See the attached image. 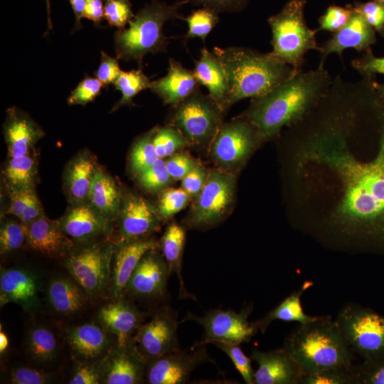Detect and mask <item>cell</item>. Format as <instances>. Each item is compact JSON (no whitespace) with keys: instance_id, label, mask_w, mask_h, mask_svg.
<instances>
[{"instance_id":"16","label":"cell","mask_w":384,"mask_h":384,"mask_svg":"<svg viewBox=\"0 0 384 384\" xmlns=\"http://www.w3.org/2000/svg\"><path fill=\"white\" fill-rule=\"evenodd\" d=\"M251 358L258 368L255 384H299L304 373L284 348L268 351L253 349Z\"/></svg>"},{"instance_id":"47","label":"cell","mask_w":384,"mask_h":384,"mask_svg":"<svg viewBox=\"0 0 384 384\" xmlns=\"http://www.w3.org/2000/svg\"><path fill=\"white\" fill-rule=\"evenodd\" d=\"M356 384H384V357L355 366Z\"/></svg>"},{"instance_id":"18","label":"cell","mask_w":384,"mask_h":384,"mask_svg":"<svg viewBox=\"0 0 384 384\" xmlns=\"http://www.w3.org/2000/svg\"><path fill=\"white\" fill-rule=\"evenodd\" d=\"M376 31L358 13L353 14L348 23L339 31L333 33L331 38L321 46V60L319 66L324 67L328 56L336 53L342 59L343 51L353 48L364 52L377 41Z\"/></svg>"},{"instance_id":"31","label":"cell","mask_w":384,"mask_h":384,"mask_svg":"<svg viewBox=\"0 0 384 384\" xmlns=\"http://www.w3.org/2000/svg\"><path fill=\"white\" fill-rule=\"evenodd\" d=\"M311 285V282H304L299 289L293 292L265 316L255 321V323L258 331L265 333L270 324L274 320L297 321L300 324H306L314 321L316 316L306 314L301 304L303 293Z\"/></svg>"},{"instance_id":"43","label":"cell","mask_w":384,"mask_h":384,"mask_svg":"<svg viewBox=\"0 0 384 384\" xmlns=\"http://www.w3.org/2000/svg\"><path fill=\"white\" fill-rule=\"evenodd\" d=\"M134 15L130 0H105L104 18L110 26L125 28Z\"/></svg>"},{"instance_id":"52","label":"cell","mask_w":384,"mask_h":384,"mask_svg":"<svg viewBox=\"0 0 384 384\" xmlns=\"http://www.w3.org/2000/svg\"><path fill=\"white\" fill-rule=\"evenodd\" d=\"M188 4L211 9L218 13H238L246 8L251 0H188Z\"/></svg>"},{"instance_id":"32","label":"cell","mask_w":384,"mask_h":384,"mask_svg":"<svg viewBox=\"0 0 384 384\" xmlns=\"http://www.w3.org/2000/svg\"><path fill=\"white\" fill-rule=\"evenodd\" d=\"M88 198L95 208L106 215L114 214L119 205V195L114 181L100 171L95 174Z\"/></svg>"},{"instance_id":"22","label":"cell","mask_w":384,"mask_h":384,"mask_svg":"<svg viewBox=\"0 0 384 384\" xmlns=\"http://www.w3.org/2000/svg\"><path fill=\"white\" fill-rule=\"evenodd\" d=\"M142 318L133 304L123 300L105 305L99 311V319L116 336L119 348L130 343Z\"/></svg>"},{"instance_id":"61","label":"cell","mask_w":384,"mask_h":384,"mask_svg":"<svg viewBox=\"0 0 384 384\" xmlns=\"http://www.w3.org/2000/svg\"><path fill=\"white\" fill-rule=\"evenodd\" d=\"M9 346V339L6 334L1 329L0 331V352L3 353Z\"/></svg>"},{"instance_id":"14","label":"cell","mask_w":384,"mask_h":384,"mask_svg":"<svg viewBox=\"0 0 384 384\" xmlns=\"http://www.w3.org/2000/svg\"><path fill=\"white\" fill-rule=\"evenodd\" d=\"M155 249L142 257L127 284L124 292L132 298L151 302H164L169 299L167 284L171 271L164 256Z\"/></svg>"},{"instance_id":"4","label":"cell","mask_w":384,"mask_h":384,"mask_svg":"<svg viewBox=\"0 0 384 384\" xmlns=\"http://www.w3.org/2000/svg\"><path fill=\"white\" fill-rule=\"evenodd\" d=\"M283 348L304 375L353 366V353L330 316H316L312 321L300 324L286 337Z\"/></svg>"},{"instance_id":"24","label":"cell","mask_w":384,"mask_h":384,"mask_svg":"<svg viewBox=\"0 0 384 384\" xmlns=\"http://www.w3.org/2000/svg\"><path fill=\"white\" fill-rule=\"evenodd\" d=\"M107 368L105 382L108 384H137L145 381L147 361L138 352L132 341L118 347Z\"/></svg>"},{"instance_id":"8","label":"cell","mask_w":384,"mask_h":384,"mask_svg":"<svg viewBox=\"0 0 384 384\" xmlns=\"http://www.w3.org/2000/svg\"><path fill=\"white\" fill-rule=\"evenodd\" d=\"M172 107L170 124L178 129L191 143L203 144L212 141L223 124V111L201 89Z\"/></svg>"},{"instance_id":"64","label":"cell","mask_w":384,"mask_h":384,"mask_svg":"<svg viewBox=\"0 0 384 384\" xmlns=\"http://www.w3.org/2000/svg\"><path fill=\"white\" fill-rule=\"evenodd\" d=\"M374 1H376L382 3V4H384V0H374Z\"/></svg>"},{"instance_id":"5","label":"cell","mask_w":384,"mask_h":384,"mask_svg":"<svg viewBox=\"0 0 384 384\" xmlns=\"http://www.w3.org/2000/svg\"><path fill=\"white\" fill-rule=\"evenodd\" d=\"M187 4L188 0L172 4L152 0L146 4L129 22L127 28L115 32L116 58L126 62L134 60L142 65L147 54L166 52L169 41L164 33V26L169 21L183 19L180 10Z\"/></svg>"},{"instance_id":"59","label":"cell","mask_w":384,"mask_h":384,"mask_svg":"<svg viewBox=\"0 0 384 384\" xmlns=\"http://www.w3.org/2000/svg\"><path fill=\"white\" fill-rule=\"evenodd\" d=\"M41 203L35 195L19 219L22 223L28 225L36 218L41 216Z\"/></svg>"},{"instance_id":"44","label":"cell","mask_w":384,"mask_h":384,"mask_svg":"<svg viewBox=\"0 0 384 384\" xmlns=\"http://www.w3.org/2000/svg\"><path fill=\"white\" fill-rule=\"evenodd\" d=\"M353 14V11L348 4L346 7L331 5L319 18V28L316 30L335 33L348 23Z\"/></svg>"},{"instance_id":"12","label":"cell","mask_w":384,"mask_h":384,"mask_svg":"<svg viewBox=\"0 0 384 384\" xmlns=\"http://www.w3.org/2000/svg\"><path fill=\"white\" fill-rule=\"evenodd\" d=\"M260 140L255 127L242 115L220 125L212 140L211 151L216 162L232 169L242 164Z\"/></svg>"},{"instance_id":"41","label":"cell","mask_w":384,"mask_h":384,"mask_svg":"<svg viewBox=\"0 0 384 384\" xmlns=\"http://www.w3.org/2000/svg\"><path fill=\"white\" fill-rule=\"evenodd\" d=\"M28 227L23 223L7 221L0 230V251L5 254L14 251L28 240Z\"/></svg>"},{"instance_id":"27","label":"cell","mask_w":384,"mask_h":384,"mask_svg":"<svg viewBox=\"0 0 384 384\" xmlns=\"http://www.w3.org/2000/svg\"><path fill=\"white\" fill-rule=\"evenodd\" d=\"M86 294L75 281L63 277L53 279L47 289L50 305L55 311L63 315L80 311L85 304Z\"/></svg>"},{"instance_id":"19","label":"cell","mask_w":384,"mask_h":384,"mask_svg":"<svg viewBox=\"0 0 384 384\" xmlns=\"http://www.w3.org/2000/svg\"><path fill=\"white\" fill-rule=\"evenodd\" d=\"M201 86L193 70L187 69L180 62L170 58L166 75L151 81L149 89L165 104L174 106L200 90Z\"/></svg>"},{"instance_id":"39","label":"cell","mask_w":384,"mask_h":384,"mask_svg":"<svg viewBox=\"0 0 384 384\" xmlns=\"http://www.w3.org/2000/svg\"><path fill=\"white\" fill-rule=\"evenodd\" d=\"M157 128L142 137L134 144L131 154V165L134 171L141 174L150 167L158 159L153 139Z\"/></svg>"},{"instance_id":"15","label":"cell","mask_w":384,"mask_h":384,"mask_svg":"<svg viewBox=\"0 0 384 384\" xmlns=\"http://www.w3.org/2000/svg\"><path fill=\"white\" fill-rule=\"evenodd\" d=\"M110 257L108 249L93 245L71 254L65 265L87 294L95 295L101 293L110 280Z\"/></svg>"},{"instance_id":"9","label":"cell","mask_w":384,"mask_h":384,"mask_svg":"<svg viewBox=\"0 0 384 384\" xmlns=\"http://www.w3.org/2000/svg\"><path fill=\"white\" fill-rule=\"evenodd\" d=\"M252 309V306H247L236 312L231 309H213L202 316L189 313L183 321H194L203 328V337L196 344L225 343L240 345L249 342L259 331L255 321L248 320Z\"/></svg>"},{"instance_id":"50","label":"cell","mask_w":384,"mask_h":384,"mask_svg":"<svg viewBox=\"0 0 384 384\" xmlns=\"http://www.w3.org/2000/svg\"><path fill=\"white\" fill-rule=\"evenodd\" d=\"M352 67L361 77L375 76V74L384 75V57H376L373 55L371 48L364 51V53L351 61Z\"/></svg>"},{"instance_id":"49","label":"cell","mask_w":384,"mask_h":384,"mask_svg":"<svg viewBox=\"0 0 384 384\" xmlns=\"http://www.w3.org/2000/svg\"><path fill=\"white\" fill-rule=\"evenodd\" d=\"M104 87L97 78L87 77L79 82L68 99V104L85 105L93 101Z\"/></svg>"},{"instance_id":"6","label":"cell","mask_w":384,"mask_h":384,"mask_svg":"<svg viewBox=\"0 0 384 384\" xmlns=\"http://www.w3.org/2000/svg\"><path fill=\"white\" fill-rule=\"evenodd\" d=\"M306 0H289L277 14L267 19L271 28V54L300 71L305 54L311 50L321 51L316 33L304 18Z\"/></svg>"},{"instance_id":"40","label":"cell","mask_w":384,"mask_h":384,"mask_svg":"<svg viewBox=\"0 0 384 384\" xmlns=\"http://www.w3.org/2000/svg\"><path fill=\"white\" fill-rule=\"evenodd\" d=\"M299 384H356L355 366L333 367L304 375Z\"/></svg>"},{"instance_id":"37","label":"cell","mask_w":384,"mask_h":384,"mask_svg":"<svg viewBox=\"0 0 384 384\" xmlns=\"http://www.w3.org/2000/svg\"><path fill=\"white\" fill-rule=\"evenodd\" d=\"M219 13L206 7L193 10L183 19L187 23L188 31L184 39L199 38L205 42L206 37L219 23Z\"/></svg>"},{"instance_id":"35","label":"cell","mask_w":384,"mask_h":384,"mask_svg":"<svg viewBox=\"0 0 384 384\" xmlns=\"http://www.w3.org/2000/svg\"><path fill=\"white\" fill-rule=\"evenodd\" d=\"M151 82L149 78L139 68L129 71L122 70L113 85L116 90L122 93V97L116 104L114 108L132 104L133 98L142 90L149 89Z\"/></svg>"},{"instance_id":"42","label":"cell","mask_w":384,"mask_h":384,"mask_svg":"<svg viewBox=\"0 0 384 384\" xmlns=\"http://www.w3.org/2000/svg\"><path fill=\"white\" fill-rule=\"evenodd\" d=\"M232 361L237 370L247 384H255V371L252 367V360L247 357L238 344L214 343Z\"/></svg>"},{"instance_id":"13","label":"cell","mask_w":384,"mask_h":384,"mask_svg":"<svg viewBox=\"0 0 384 384\" xmlns=\"http://www.w3.org/2000/svg\"><path fill=\"white\" fill-rule=\"evenodd\" d=\"M206 345L194 344L147 361L145 381L149 384H186L200 365L211 361Z\"/></svg>"},{"instance_id":"2","label":"cell","mask_w":384,"mask_h":384,"mask_svg":"<svg viewBox=\"0 0 384 384\" xmlns=\"http://www.w3.org/2000/svg\"><path fill=\"white\" fill-rule=\"evenodd\" d=\"M332 80L324 67L301 70L265 95L252 99L242 116L253 124L262 139L274 138L284 127L304 119L326 95Z\"/></svg>"},{"instance_id":"57","label":"cell","mask_w":384,"mask_h":384,"mask_svg":"<svg viewBox=\"0 0 384 384\" xmlns=\"http://www.w3.org/2000/svg\"><path fill=\"white\" fill-rule=\"evenodd\" d=\"M100 378L96 370L90 366H80L70 380V384H97Z\"/></svg>"},{"instance_id":"36","label":"cell","mask_w":384,"mask_h":384,"mask_svg":"<svg viewBox=\"0 0 384 384\" xmlns=\"http://www.w3.org/2000/svg\"><path fill=\"white\" fill-rule=\"evenodd\" d=\"M4 175L13 190L32 188L35 176V162L28 154L11 157L6 167Z\"/></svg>"},{"instance_id":"1","label":"cell","mask_w":384,"mask_h":384,"mask_svg":"<svg viewBox=\"0 0 384 384\" xmlns=\"http://www.w3.org/2000/svg\"><path fill=\"white\" fill-rule=\"evenodd\" d=\"M316 110V120L301 147L302 157L335 171L343 186L338 220L370 238L384 229V117L377 154L364 163L351 154L348 141L375 112L366 85L346 81L338 75Z\"/></svg>"},{"instance_id":"17","label":"cell","mask_w":384,"mask_h":384,"mask_svg":"<svg viewBox=\"0 0 384 384\" xmlns=\"http://www.w3.org/2000/svg\"><path fill=\"white\" fill-rule=\"evenodd\" d=\"M41 284L38 277L24 269L1 270L0 274L1 307L15 303L26 312L36 309L40 304Z\"/></svg>"},{"instance_id":"25","label":"cell","mask_w":384,"mask_h":384,"mask_svg":"<svg viewBox=\"0 0 384 384\" xmlns=\"http://www.w3.org/2000/svg\"><path fill=\"white\" fill-rule=\"evenodd\" d=\"M4 134L11 158L28 154L42 132L30 117L14 107L8 110Z\"/></svg>"},{"instance_id":"54","label":"cell","mask_w":384,"mask_h":384,"mask_svg":"<svg viewBox=\"0 0 384 384\" xmlns=\"http://www.w3.org/2000/svg\"><path fill=\"white\" fill-rule=\"evenodd\" d=\"M9 380L14 384H43L49 382L50 375L38 369L18 367L11 370Z\"/></svg>"},{"instance_id":"21","label":"cell","mask_w":384,"mask_h":384,"mask_svg":"<svg viewBox=\"0 0 384 384\" xmlns=\"http://www.w3.org/2000/svg\"><path fill=\"white\" fill-rule=\"evenodd\" d=\"M193 73L208 91L220 109H228L229 85L227 75L218 58L206 48L201 49V55L195 60Z\"/></svg>"},{"instance_id":"56","label":"cell","mask_w":384,"mask_h":384,"mask_svg":"<svg viewBox=\"0 0 384 384\" xmlns=\"http://www.w3.org/2000/svg\"><path fill=\"white\" fill-rule=\"evenodd\" d=\"M35 195L32 188L14 190L7 213L20 218Z\"/></svg>"},{"instance_id":"58","label":"cell","mask_w":384,"mask_h":384,"mask_svg":"<svg viewBox=\"0 0 384 384\" xmlns=\"http://www.w3.org/2000/svg\"><path fill=\"white\" fill-rule=\"evenodd\" d=\"M105 0H87L83 18H88L95 25H100L104 18Z\"/></svg>"},{"instance_id":"34","label":"cell","mask_w":384,"mask_h":384,"mask_svg":"<svg viewBox=\"0 0 384 384\" xmlns=\"http://www.w3.org/2000/svg\"><path fill=\"white\" fill-rule=\"evenodd\" d=\"M95 173L94 163L87 157L78 158L72 164L68 174V188L74 199L82 201L89 196Z\"/></svg>"},{"instance_id":"7","label":"cell","mask_w":384,"mask_h":384,"mask_svg":"<svg viewBox=\"0 0 384 384\" xmlns=\"http://www.w3.org/2000/svg\"><path fill=\"white\" fill-rule=\"evenodd\" d=\"M335 321L351 350L363 361L384 357V315L348 303L340 309Z\"/></svg>"},{"instance_id":"38","label":"cell","mask_w":384,"mask_h":384,"mask_svg":"<svg viewBox=\"0 0 384 384\" xmlns=\"http://www.w3.org/2000/svg\"><path fill=\"white\" fill-rule=\"evenodd\" d=\"M188 142L181 131L171 124L157 128L153 139L155 151L160 159L174 155Z\"/></svg>"},{"instance_id":"48","label":"cell","mask_w":384,"mask_h":384,"mask_svg":"<svg viewBox=\"0 0 384 384\" xmlns=\"http://www.w3.org/2000/svg\"><path fill=\"white\" fill-rule=\"evenodd\" d=\"M189 195L183 188H171L165 191L160 198L159 214L169 218L184 208Z\"/></svg>"},{"instance_id":"51","label":"cell","mask_w":384,"mask_h":384,"mask_svg":"<svg viewBox=\"0 0 384 384\" xmlns=\"http://www.w3.org/2000/svg\"><path fill=\"white\" fill-rule=\"evenodd\" d=\"M118 60L117 58L101 51L100 63L95 74L104 86L113 84L121 73Z\"/></svg>"},{"instance_id":"63","label":"cell","mask_w":384,"mask_h":384,"mask_svg":"<svg viewBox=\"0 0 384 384\" xmlns=\"http://www.w3.org/2000/svg\"><path fill=\"white\" fill-rule=\"evenodd\" d=\"M375 87L376 90L378 91V94L381 97V98L384 100V83H378L376 81L375 82Z\"/></svg>"},{"instance_id":"10","label":"cell","mask_w":384,"mask_h":384,"mask_svg":"<svg viewBox=\"0 0 384 384\" xmlns=\"http://www.w3.org/2000/svg\"><path fill=\"white\" fill-rule=\"evenodd\" d=\"M235 181L230 174L213 171L190 215L188 224L193 228H208L222 220L230 208L235 196Z\"/></svg>"},{"instance_id":"62","label":"cell","mask_w":384,"mask_h":384,"mask_svg":"<svg viewBox=\"0 0 384 384\" xmlns=\"http://www.w3.org/2000/svg\"><path fill=\"white\" fill-rule=\"evenodd\" d=\"M46 4L47 14H48V29L52 28V23L50 20V1L45 0Z\"/></svg>"},{"instance_id":"60","label":"cell","mask_w":384,"mask_h":384,"mask_svg":"<svg viewBox=\"0 0 384 384\" xmlns=\"http://www.w3.org/2000/svg\"><path fill=\"white\" fill-rule=\"evenodd\" d=\"M75 16V29L81 28V18H83L87 0H69Z\"/></svg>"},{"instance_id":"55","label":"cell","mask_w":384,"mask_h":384,"mask_svg":"<svg viewBox=\"0 0 384 384\" xmlns=\"http://www.w3.org/2000/svg\"><path fill=\"white\" fill-rule=\"evenodd\" d=\"M205 169L198 164L182 179V188L189 196H198L207 179Z\"/></svg>"},{"instance_id":"53","label":"cell","mask_w":384,"mask_h":384,"mask_svg":"<svg viewBox=\"0 0 384 384\" xmlns=\"http://www.w3.org/2000/svg\"><path fill=\"white\" fill-rule=\"evenodd\" d=\"M167 171L172 179H182L197 165V162L186 154L171 156L166 161Z\"/></svg>"},{"instance_id":"29","label":"cell","mask_w":384,"mask_h":384,"mask_svg":"<svg viewBox=\"0 0 384 384\" xmlns=\"http://www.w3.org/2000/svg\"><path fill=\"white\" fill-rule=\"evenodd\" d=\"M60 226L65 234L75 239L90 238L102 232L105 220L88 206H78L63 218Z\"/></svg>"},{"instance_id":"33","label":"cell","mask_w":384,"mask_h":384,"mask_svg":"<svg viewBox=\"0 0 384 384\" xmlns=\"http://www.w3.org/2000/svg\"><path fill=\"white\" fill-rule=\"evenodd\" d=\"M26 346L31 358L38 363H49L57 356L55 336L44 326H38L28 331Z\"/></svg>"},{"instance_id":"46","label":"cell","mask_w":384,"mask_h":384,"mask_svg":"<svg viewBox=\"0 0 384 384\" xmlns=\"http://www.w3.org/2000/svg\"><path fill=\"white\" fill-rule=\"evenodd\" d=\"M171 180L165 161L160 158L150 167L139 174V178L141 185L149 191L159 190L168 185Z\"/></svg>"},{"instance_id":"11","label":"cell","mask_w":384,"mask_h":384,"mask_svg":"<svg viewBox=\"0 0 384 384\" xmlns=\"http://www.w3.org/2000/svg\"><path fill=\"white\" fill-rule=\"evenodd\" d=\"M177 312L169 304L161 306L150 320L142 324L132 343L146 360L181 349L178 336Z\"/></svg>"},{"instance_id":"20","label":"cell","mask_w":384,"mask_h":384,"mask_svg":"<svg viewBox=\"0 0 384 384\" xmlns=\"http://www.w3.org/2000/svg\"><path fill=\"white\" fill-rule=\"evenodd\" d=\"M159 218L153 206L140 196H131L121 214L120 235L123 243L142 240L159 227Z\"/></svg>"},{"instance_id":"45","label":"cell","mask_w":384,"mask_h":384,"mask_svg":"<svg viewBox=\"0 0 384 384\" xmlns=\"http://www.w3.org/2000/svg\"><path fill=\"white\" fill-rule=\"evenodd\" d=\"M348 5L384 38V4L373 0L365 3L356 1Z\"/></svg>"},{"instance_id":"30","label":"cell","mask_w":384,"mask_h":384,"mask_svg":"<svg viewBox=\"0 0 384 384\" xmlns=\"http://www.w3.org/2000/svg\"><path fill=\"white\" fill-rule=\"evenodd\" d=\"M71 350L85 359L100 356L106 348L108 339L102 328L95 324H85L71 329L67 336Z\"/></svg>"},{"instance_id":"3","label":"cell","mask_w":384,"mask_h":384,"mask_svg":"<svg viewBox=\"0 0 384 384\" xmlns=\"http://www.w3.org/2000/svg\"><path fill=\"white\" fill-rule=\"evenodd\" d=\"M213 52L227 75L228 108L241 100L265 95L299 72L276 58L270 52L265 53L240 46H215Z\"/></svg>"},{"instance_id":"26","label":"cell","mask_w":384,"mask_h":384,"mask_svg":"<svg viewBox=\"0 0 384 384\" xmlns=\"http://www.w3.org/2000/svg\"><path fill=\"white\" fill-rule=\"evenodd\" d=\"M28 242L36 251L48 256L65 252L71 242L61 226L45 216H40L28 225Z\"/></svg>"},{"instance_id":"28","label":"cell","mask_w":384,"mask_h":384,"mask_svg":"<svg viewBox=\"0 0 384 384\" xmlns=\"http://www.w3.org/2000/svg\"><path fill=\"white\" fill-rule=\"evenodd\" d=\"M186 240L184 229L173 223L166 230L161 239V251L171 273H175L179 282V299L196 298L186 288L182 277V255Z\"/></svg>"},{"instance_id":"23","label":"cell","mask_w":384,"mask_h":384,"mask_svg":"<svg viewBox=\"0 0 384 384\" xmlns=\"http://www.w3.org/2000/svg\"><path fill=\"white\" fill-rule=\"evenodd\" d=\"M156 243L142 239L122 243L117 251L112 271V292L115 298L120 297L142 257L155 249Z\"/></svg>"}]
</instances>
